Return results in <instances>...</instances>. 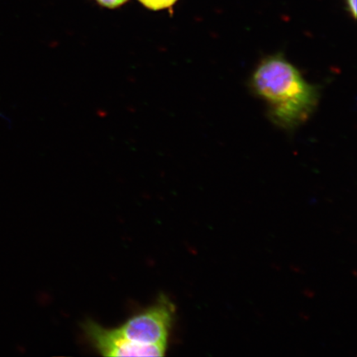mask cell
Wrapping results in <instances>:
<instances>
[{"instance_id":"6da1fadb","label":"cell","mask_w":357,"mask_h":357,"mask_svg":"<svg viewBox=\"0 0 357 357\" xmlns=\"http://www.w3.org/2000/svg\"><path fill=\"white\" fill-rule=\"evenodd\" d=\"M254 91L266 102L279 126L294 128L305 123L318 105L319 92L282 55L266 58L252 80Z\"/></svg>"},{"instance_id":"8992f818","label":"cell","mask_w":357,"mask_h":357,"mask_svg":"<svg viewBox=\"0 0 357 357\" xmlns=\"http://www.w3.org/2000/svg\"><path fill=\"white\" fill-rule=\"evenodd\" d=\"M348 7L350 8V12L354 17H356V0H347Z\"/></svg>"},{"instance_id":"5b68a950","label":"cell","mask_w":357,"mask_h":357,"mask_svg":"<svg viewBox=\"0 0 357 357\" xmlns=\"http://www.w3.org/2000/svg\"><path fill=\"white\" fill-rule=\"evenodd\" d=\"M101 6L109 8H118L123 6L128 0H96Z\"/></svg>"},{"instance_id":"3957f363","label":"cell","mask_w":357,"mask_h":357,"mask_svg":"<svg viewBox=\"0 0 357 357\" xmlns=\"http://www.w3.org/2000/svg\"><path fill=\"white\" fill-rule=\"evenodd\" d=\"M84 331L101 355L105 356H163L167 347L137 344L128 341L117 328L108 329L89 321Z\"/></svg>"},{"instance_id":"277c9868","label":"cell","mask_w":357,"mask_h":357,"mask_svg":"<svg viewBox=\"0 0 357 357\" xmlns=\"http://www.w3.org/2000/svg\"><path fill=\"white\" fill-rule=\"evenodd\" d=\"M146 8L153 10H162L174 6L177 0H139Z\"/></svg>"},{"instance_id":"7a4b0ae2","label":"cell","mask_w":357,"mask_h":357,"mask_svg":"<svg viewBox=\"0 0 357 357\" xmlns=\"http://www.w3.org/2000/svg\"><path fill=\"white\" fill-rule=\"evenodd\" d=\"M173 306L167 298L129 319L118 331L128 341L137 344L167 347L173 319Z\"/></svg>"}]
</instances>
